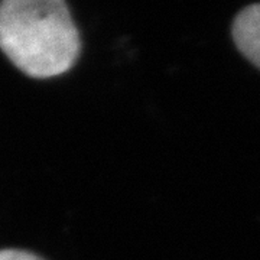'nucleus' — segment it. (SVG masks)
I'll return each mask as SVG.
<instances>
[{
    "instance_id": "f257e3e1",
    "label": "nucleus",
    "mask_w": 260,
    "mask_h": 260,
    "mask_svg": "<svg viewBox=\"0 0 260 260\" xmlns=\"http://www.w3.org/2000/svg\"><path fill=\"white\" fill-rule=\"evenodd\" d=\"M80 48L78 29L62 0L0 3V49L29 77L49 78L68 71Z\"/></svg>"
},
{
    "instance_id": "f03ea898",
    "label": "nucleus",
    "mask_w": 260,
    "mask_h": 260,
    "mask_svg": "<svg viewBox=\"0 0 260 260\" xmlns=\"http://www.w3.org/2000/svg\"><path fill=\"white\" fill-rule=\"evenodd\" d=\"M233 38L243 55L260 68V3L247 6L237 15Z\"/></svg>"
},
{
    "instance_id": "7ed1b4c3",
    "label": "nucleus",
    "mask_w": 260,
    "mask_h": 260,
    "mask_svg": "<svg viewBox=\"0 0 260 260\" xmlns=\"http://www.w3.org/2000/svg\"><path fill=\"white\" fill-rule=\"evenodd\" d=\"M0 260H44L39 256L29 253L25 250H16V249H6L0 250Z\"/></svg>"
}]
</instances>
